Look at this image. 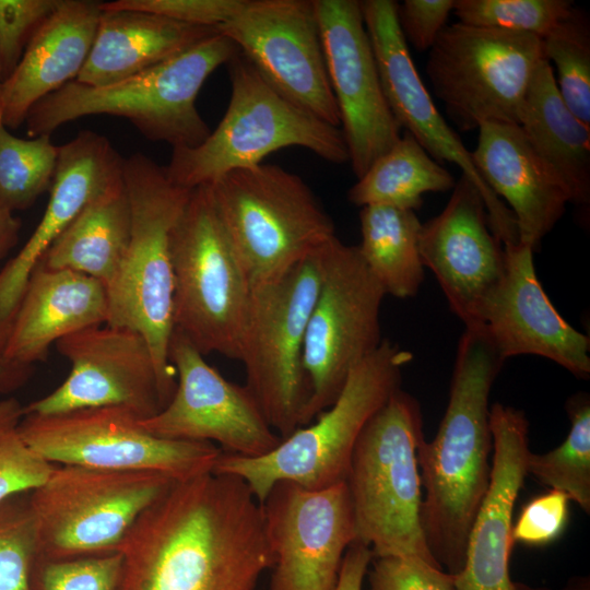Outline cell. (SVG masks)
Instances as JSON below:
<instances>
[{
	"mask_svg": "<svg viewBox=\"0 0 590 590\" xmlns=\"http://www.w3.org/2000/svg\"><path fill=\"white\" fill-rule=\"evenodd\" d=\"M101 3L62 0L33 36L2 82V122L8 130L23 125L37 102L78 78L96 35Z\"/></svg>",
	"mask_w": 590,
	"mask_h": 590,
	"instance_id": "26",
	"label": "cell"
},
{
	"mask_svg": "<svg viewBox=\"0 0 590 590\" xmlns=\"http://www.w3.org/2000/svg\"><path fill=\"white\" fill-rule=\"evenodd\" d=\"M260 504L274 556L270 590H335L344 554L357 541L346 483L312 489L279 481Z\"/></svg>",
	"mask_w": 590,
	"mask_h": 590,
	"instance_id": "17",
	"label": "cell"
},
{
	"mask_svg": "<svg viewBox=\"0 0 590 590\" xmlns=\"http://www.w3.org/2000/svg\"><path fill=\"white\" fill-rule=\"evenodd\" d=\"M120 553L119 590H257L274 564L261 504L241 479L213 472L173 482Z\"/></svg>",
	"mask_w": 590,
	"mask_h": 590,
	"instance_id": "1",
	"label": "cell"
},
{
	"mask_svg": "<svg viewBox=\"0 0 590 590\" xmlns=\"http://www.w3.org/2000/svg\"><path fill=\"white\" fill-rule=\"evenodd\" d=\"M503 247L504 274L485 303L480 326L505 362L538 355L588 379L589 337L570 326L551 303L535 273L533 249L519 239Z\"/></svg>",
	"mask_w": 590,
	"mask_h": 590,
	"instance_id": "22",
	"label": "cell"
},
{
	"mask_svg": "<svg viewBox=\"0 0 590 590\" xmlns=\"http://www.w3.org/2000/svg\"><path fill=\"white\" fill-rule=\"evenodd\" d=\"M238 48L220 33L185 52L119 82L92 86L72 81L37 102L25 125L31 138L50 135L90 115L129 120L143 137L173 149L200 145L211 133L196 99L205 80Z\"/></svg>",
	"mask_w": 590,
	"mask_h": 590,
	"instance_id": "3",
	"label": "cell"
},
{
	"mask_svg": "<svg viewBox=\"0 0 590 590\" xmlns=\"http://www.w3.org/2000/svg\"><path fill=\"white\" fill-rule=\"evenodd\" d=\"M55 346L70 362V374L52 392L24 405L23 415L122 406L145 420L174 394L160 376L149 343L134 330L93 326L61 338Z\"/></svg>",
	"mask_w": 590,
	"mask_h": 590,
	"instance_id": "15",
	"label": "cell"
},
{
	"mask_svg": "<svg viewBox=\"0 0 590 590\" xmlns=\"http://www.w3.org/2000/svg\"><path fill=\"white\" fill-rule=\"evenodd\" d=\"M491 483L469 534L464 564L455 576L457 590H550L511 580L509 558L512 514L527 473L529 422L522 410L494 403Z\"/></svg>",
	"mask_w": 590,
	"mask_h": 590,
	"instance_id": "23",
	"label": "cell"
},
{
	"mask_svg": "<svg viewBox=\"0 0 590 590\" xmlns=\"http://www.w3.org/2000/svg\"><path fill=\"white\" fill-rule=\"evenodd\" d=\"M320 249L278 280L251 288L239 339L246 387L282 439L302 427L309 399L303 354L320 283Z\"/></svg>",
	"mask_w": 590,
	"mask_h": 590,
	"instance_id": "11",
	"label": "cell"
},
{
	"mask_svg": "<svg viewBox=\"0 0 590 590\" xmlns=\"http://www.w3.org/2000/svg\"><path fill=\"white\" fill-rule=\"evenodd\" d=\"M387 104L400 128L438 163L456 164L480 190L495 233L515 225L511 211L484 182L471 152L449 127L426 90L398 23V2L359 1Z\"/></svg>",
	"mask_w": 590,
	"mask_h": 590,
	"instance_id": "20",
	"label": "cell"
},
{
	"mask_svg": "<svg viewBox=\"0 0 590 590\" xmlns=\"http://www.w3.org/2000/svg\"><path fill=\"white\" fill-rule=\"evenodd\" d=\"M58 149L50 135L21 139L0 128V208L25 210L50 188Z\"/></svg>",
	"mask_w": 590,
	"mask_h": 590,
	"instance_id": "33",
	"label": "cell"
},
{
	"mask_svg": "<svg viewBox=\"0 0 590 590\" xmlns=\"http://www.w3.org/2000/svg\"><path fill=\"white\" fill-rule=\"evenodd\" d=\"M410 351L382 340L350 374L337 400L309 424L297 428L260 457L221 453L212 470L241 479L262 503L279 481L307 488L345 482L356 440L367 421L402 381Z\"/></svg>",
	"mask_w": 590,
	"mask_h": 590,
	"instance_id": "5",
	"label": "cell"
},
{
	"mask_svg": "<svg viewBox=\"0 0 590 590\" xmlns=\"http://www.w3.org/2000/svg\"><path fill=\"white\" fill-rule=\"evenodd\" d=\"M574 9L575 2L570 0H456L453 13L468 25L542 38Z\"/></svg>",
	"mask_w": 590,
	"mask_h": 590,
	"instance_id": "35",
	"label": "cell"
},
{
	"mask_svg": "<svg viewBox=\"0 0 590 590\" xmlns=\"http://www.w3.org/2000/svg\"><path fill=\"white\" fill-rule=\"evenodd\" d=\"M545 60L556 69L558 92L570 111L590 127V25L575 7L541 38Z\"/></svg>",
	"mask_w": 590,
	"mask_h": 590,
	"instance_id": "34",
	"label": "cell"
},
{
	"mask_svg": "<svg viewBox=\"0 0 590 590\" xmlns=\"http://www.w3.org/2000/svg\"><path fill=\"white\" fill-rule=\"evenodd\" d=\"M33 373V367L0 363V392H9L21 387Z\"/></svg>",
	"mask_w": 590,
	"mask_h": 590,
	"instance_id": "46",
	"label": "cell"
},
{
	"mask_svg": "<svg viewBox=\"0 0 590 590\" xmlns=\"http://www.w3.org/2000/svg\"><path fill=\"white\" fill-rule=\"evenodd\" d=\"M227 64L231 97L226 111L200 145L173 149L165 166L173 182L187 189L210 185L288 146L304 148L329 163L349 162L341 128L288 101L240 52Z\"/></svg>",
	"mask_w": 590,
	"mask_h": 590,
	"instance_id": "7",
	"label": "cell"
},
{
	"mask_svg": "<svg viewBox=\"0 0 590 590\" xmlns=\"http://www.w3.org/2000/svg\"><path fill=\"white\" fill-rule=\"evenodd\" d=\"M504 363L482 326L464 329L446 412L435 437L424 438L416 452L426 544L453 576L463 567L469 534L491 483L489 394Z\"/></svg>",
	"mask_w": 590,
	"mask_h": 590,
	"instance_id": "2",
	"label": "cell"
},
{
	"mask_svg": "<svg viewBox=\"0 0 590 590\" xmlns=\"http://www.w3.org/2000/svg\"><path fill=\"white\" fill-rule=\"evenodd\" d=\"M142 418L122 406L55 415H23L26 444L52 464L153 471L175 481L212 472L222 450L212 442L173 440L149 433Z\"/></svg>",
	"mask_w": 590,
	"mask_h": 590,
	"instance_id": "14",
	"label": "cell"
},
{
	"mask_svg": "<svg viewBox=\"0 0 590 590\" xmlns=\"http://www.w3.org/2000/svg\"><path fill=\"white\" fill-rule=\"evenodd\" d=\"M121 571L120 552L66 559L36 554L27 590H119Z\"/></svg>",
	"mask_w": 590,
	"mask_h": 590,
	"instance_id": "37",
	"label": "cell"
},
{
	"mask_svg": "<svg viewBox=\"0 0 590 590\" xmlns=\"http://www.w3.org/2000/svg\"><path fill=\"white\" fill-rule=\"evenodd\" d=\"M4 127L2 122V78L0 72V128Z\"/></svg>",
	"mask_w": 590,
	"mask_h": 590,
	"instance_id": "48",
	"label": "cell"
},
{
	"mask_svg": "<svg viewBox=\"0 0 590 590\" xmlns=\"http://www.w3.org/2000/svg\"><path fill=\"white\" fill-rule=\"evenodd\" d=\"M374 558L369 546L355 541L346 550L335 590H363V581Z\"/></svg>",
	"mask_w": 590,
	"mask_h": 590,
	"instance_id": "44",
	"label": "cell"
},
{
	"mask_svg": "<svg viewBox=\"0 0 590 590\" xmlns=\"http://www.w3.org/2000/svg\"><path fill=\"white\" fill-rule=\"evenodd\" d=\"M173 322L204 356L237 359L251 295L208 185L193 188L170 233Z\"/></svg>",
	"mask_w": 590,
	"mask_h": 590,
	"instance_id": "9",
	"label": "cell"
},
{
	"mask_svg": "<svg viewBox=\"0 0 590 590\" xmlns=\"http://www.w3.org/2000/svg\"><path fill=\"white\" fill-rule=\"evenodd\" d=\"M28 493L0 503V590H27L30 569L37 554Z\"/></svg>",
	"mask_w": 590,
	"mask_h": 590,
	"instance_id": "38",
	"label": "cell"
},
{
	"mask_svg": "<svg viewBox=\"0 0 590 590\" xmlns=\"http://www.w3.org/2000/svg\"><path fill=\"white\" fill-rule=\"evenodd\" d=\"M518 126L535 152L566 185L570 203H590V127L563 101L553 67L538 64L518 114Z\"/></svg>",
	"mask_w": 590,
	"mask_h": 590,
	"instance_id": "28",
	"label": "cell"
},
{
	"mask_svg": "<svg viewBox=\"0 0 590 590\" xmlns=\"http://www.w3.org/2000/svg\"><path fill=\"white\" fill-rule=\"evenodd\" d=\"M87 60L74 80L109 85L145 71L217 33L140 10L102 8Z\"/></svg>",
	"mask_w": 590,
	"mask_h": 590,
	"instance_id": "27",
	"label": "cell"
},
{
	"mask_svg": "<svg viewBox=\"0 0 590 590\" xmlns=\"http://www.w3.org/2000/svg\"><path fill=\"white\" fill-rule=\"evenodd\" d=\"M21 221L13 212L0 208V262L17 244Z\"/></svg>",
	"mask_w": 590,
	"mask_h": 590,
	"instance_id": "45",
	"label": "cell"
},
{
	"mask_svg": "<svg viewBox=\"0 0 590 590\" xmlns=\"http://www.w3.org/2000/svg\"><path fill=\"white\" fill-rule=\"evenodd\" d=\"M456 0H405L398 4V23L409 46L429 50L453 12Z\"/></svg>",
	"mask_w": 590,
	"mask_h": 590,
	"instance_id": "43",
	"label": "cell"
},
{
	"mask_svg": "<svg viewBox=\"0 0 590 590\" xmlns=\"http://www.w3.org/2000/svg\"><path fill=\"white\" fill-rule=\"evenodd\" d=\"M477 130L472 162L489 189L507 201L519 240L535 251L563 216L569 191L518 125L487 121Z\"/></svg>",
	"mask_w": 590,
	"mask_h": 590,
	"instance_id": "24",
	"label": "cell"
},
{
	"mask_svg": "<svg viewBox=\"0 0 590 590\" xmlns=\"http://www.w3.org/2000/svg\"><path fill=\"white\" fill-rule=\"evenodd\" d=\"M173 482L153 471L56 464L28 493L37 555L66 559L120 552L139 517Z\"/></svg>",
	"mask_w": 590,
	"mask_h": 590,
	"instance_id": "10",
	"label": "cell"
},
{
	"mask_svg": "<svg viewBox=\"0 0 590 590\" xmlns=\"http://www.w3.org/2000/svg\"><path fill=\"white\" fill-rule=\"evenodd\" d=\"M543 58L535 35L458 21L447 25L428 50L426 74L460 130L487 121L518 125L523 97Z\"/></svg>",
	"mask_w": 590,
	"mask_h": 590,
	"instance_id": "13",
	"label": "cell"
},
{
	"mask_svg": "<svg viewBox=\"0 0 590 590\" xmlns=\"http://www.w3.org/2000/svg\"><path fill=\"white\" fill-rule=\"evenodd\" d=\"M570 429L566 439L546 453L530 451L527 473L541 484L564 492L590 514V400L576 393L566 403Z\"/></svg>",
	"mask_w": 590,
	"mask_h": 590,
	"instance_id": "32",
	"label": "cell"
},
{
	"mask_svg": "<svg viewBox=\"0 0 590 590\" xmlns=\"http://www.w3.org/2000/svg\"><path fill=\"white\" fill-rule=\"evenodd\" d=\"M246 0H116L105 9H131L155 13L179 23L216 28L234 17Z\"/></svg>",
	"mask_w": 590,
	"mask_h": 590,
	"instance_id": "41",
	"label": "cell"
},
{
	"mask_svg": "<svg viewBox=\"0 0 590 590\" xmlns=\"http://www.w3.org/2000/svg\"><path fill=\"white\" fill-rule=\"evenodd\" d=\"M62 0H0L2 82L19 64L28 43Z\"/></svg>",
	"mask_w": 590,
	"mask_h": 590,
	"instance_id": "39",
	"label": "cell"
},
{
	"mask_svg": "<svg viewBox=\"0 0 590 590\" xmlns=\"http://www.w3.org/2000/svg\"><path fill=\"white\" fill-rule=\"evenodd\" d=\"M23 405L15 398L0 400V503L42 485L56 464L36 453L23 439Z\"/></svg>",
	"mask_w": 590,
	"mask_h": 590,
	"instance_id": "36",
	"label": "cell"
},
{
	"mask_svg": "<svg viewBox=\"0 0 590 590\" xmlns=\"http://www.w3.org/2000/svg\"><path fill=\"white\" fill-rule=\"evenodd\" d=\"M358 250L387 295L413 297L424 281L418 251L422 227L415 211L389 205H366L359 212Z\"/></svg>",
	"mask_w": 590,
	"mask_h": 590,
	"instance_id": "30",
	"label": "cell"
},
{
	"mask_svg": "<svg viewBox=\"0 0 590 590\" xmlns=\"http://www.w3.org/2000/svg\"><path fill=\"white\" fill-rule=\"evenodd\" d=\"M130 236L131 206L122 176L83 206L39 264L85 274L107 288L119 271Z\"/></svg>",
	"mask_w": 590,
	"mask_h": 590,
	"instance_id": "29",
	"label": "cell"
},
{
	"mask_svg": "<svg viewBox=\"0 0 590 590\" xmlns=\"http://www.w3.org/2000/svg\"><path fill=\"white\" fill-rule=\"evenodd\" d=\"M455 185L452 175L404 131L349 189L347 200L359 208L379 204L416 211L423 194L448 191Z\"/></svg>",
	"mask_w": 590,
	"mask_h": 590,
	"instance_id": "31",
	"label": "cell"
},
{
	"mask_svg": "<svg viewBox=\"0 0 590 590\" xmlns=\"http://www.w3.org/2000/svg\"><path fill=\"white\" fill-rule=\"evenodd\" d=\"M562 590H590L589 578L577 577L569 580V582Z\"/></svg>",
	"mask_w": 590,
	"mask_h": 590,
	"instance_id": "47",
	"label": "cell"
},
{
	"mask_svg": "<svg viewBox=\"0 0 590 590\" xmlns=\"http://www.w3.org/2000/svg\"><path fill=\"white\" fill-rule=\"evenodd\" d=\"M367 590H457L455 576L412 556L373 558Z\"/></svg>",
	"mask_w": 590,
	"mask_h": 590,
	"instance_id": "40",
	"label": "cell"
},
{
	"mask_svg": "<svg viewBox=\"0 0 590 590\" xmlns=\"http://www.w3.org/2000/svg\"><path fill=\"white\" fill-rule=\"evenodd\" d=\"M320 263V283L304 341L309 399L302 426L337 400L351 371L382 341L379 316L387 294L358 247L335 236L321 247Z\"/></svg>",
	"mask_w": 590,
	"mask_h": 590,
	"instance_id": "12",
	"label": "cell"
},
{
	"mask_svg": "<svg viewBox=\"0 0 590 590\" xmlns=\"http://www.w3.org/2000/svg\"><path fill=\"white\" fill-rule=\"evenodd\" d=\"M340 126L356 178L400 139L359 1L312 0Z\"/></svg>",
	"mask_w": 590,
	"mask_h": 590,
	"instance_id": "19",
	"label": "cell"
},
{
	"mask_svg": "<svg viewBox=\"0 0 590 590\" xmlns=\"http://www.w3.org/2000/svg\"><path fill=\"white\" fill-rule=\"evenodd\" d=\"M106 286L85 274L48 269L32 273L14 316L2 361L33 367L45 361L51 344L80 330L107 322Z\"/></svg>",
	"mask_w": 590,
	"mask_h": 590,
	"instance_id": "25",
	"label": "cell"
},
{
	"mask_svg": "<svg viewBox=\"0 0 590 590\" xmlns=\"http://www.w3.org/2000/svg\"><path fill=\"white\" fill-rule=\"evenodd\" d=\"M216 31L284 97L340 128L312 0H246Z\"/></svg>",
	"mask_w": 590,
	"mask_h": 590,
	"instance_id": "18",
	"label": "cell"
},
{
	"mask_svg": "<svg viewBox=\"0 0 590 590\" xmlns=\"http://www.w3.org/2000/svg\"><path fill=\"white\" fill-rule=\"evenodd\" d=\"M569 497L552 489L529 502L512 524L514 542L527 545H545L559 536L568 519Z\"/></svg>",
	"mask_w": 590,
	"mask_h": 590,
	"instance_id": "42",
	"label": "cell"
},
{
	"mask_svg": "<svg viewBox=\"0 0 590 590\" xmlns=\"http://www.w3.org/2000/svg\"><path fill=\"white\" fill-rule=\"evenodd\" d=\"M123 182L131 206V236L119 271L107 287L105 324L141 333L161 378L175 392L176 373L168 361L174 330L170 233L192 189L173 182L165 166L142 153L125 160Z\"/></svg>",
	"mask_w": 590,
	"mask_h": 590,
	"instance_id": "6",
	"label": "cell"
},
{
	"mask_svg": "<svg viewBox=\"0 0 590 590\" xmlns=\"http://www.w3.org/2000/svg\"><path fill=\"white\" fill-rule=\"evenodd\" d=\"M208 186L251 288L278 280L335 237L310 187L281 166L234 169Z\"/></svg>",
	"mask_w": 590,
	"mask_h": 590,
	"instance_id": "8",
	"label": "cell"
},
{
	"mask_svg": "<svg viewBox=\"0 0 590 590\" xmlns=\"http://www.w3.org/2000/svg\"><path fill=\"white\" fill-rule=\"evenodd\" d=\"M418 251L451 311L465 328L480 326L485 303L503 278L505 251L480 190L465 176L456 181L444 210L422 224Z\"/></svg>",
	"mask_w": 590,
	"mask_h": 590,
	"instance_id": "21",
	"label": "cell"
},
{
	"mask_svg": "<svg viewBox=\"0 0 590 590\" xmlns=\"http://www.w3.org/2000/svg\"><path fill=\"white\" fill-rule=\"evenodd\" d=\"M168 361L177 376L176 389L164 409L140 421L149 433L173 440L212 442L223 453L249 458L263 456L281 442L246 385L224 378L175 329Z\"/></svg>",
	"mask_w": 590,
	"mask_h": 590,
	"instance_id": "16",
	"label": "cell"
},
{
	"mask_svg": "<svg viewBox=\"0 0 590 590\" xmlns=\"http://www.w3.org/2000/svg\"><path fill=\"white\" fill-rule=\"evenodd\" d=\"M423 439L421 404L399 388L363 427L345 483L357 541L369 546L374 557L412 556L441 568L421 524L416 452Z\"/></svg>",
	"mask_w": 590,
	"mask_h": 590,
	"instance_id": "4",
	"label": "cell"
}]
</instances>
